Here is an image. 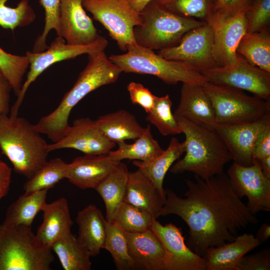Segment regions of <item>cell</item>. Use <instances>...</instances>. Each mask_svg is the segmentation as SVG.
<instances>
[{
	"label": "cell",
	"instance_id": "6da1fadb",
	"mask_svg": "<svg viewBox=\"0 0 270 270\" xmlns=\"http://www.w3.org/2000/svg\"><path fill=\"white\" fill-rule=\"evenodd\" d=\"M185 180L184 198L165 190L166 200L160 216L175 214L188 228V246L200 256L206 250L234 240L238 231L258 220L233 190L224 172L204 180Z\"/></svg>",
	"mask_w": 270,
	"mask_h": 270
},
{
	"label": "cell",
	"instance_id": "7a4b0ae2",
	"mask_svg": "<svg viewBox=\"0 0 270 270\" xmlns=\"http://www.w3.org/2000/svg\"><path fill=\"white\" fill-rule=\"evenodd\" d=\"M88 61L73 86L64 96L57 108L34 124L40 134L56 142L62 139L70 126L68 118L72 108L84 96L98 88L114 82L122 72L104 51L88 54Z\"/></svg>",
	"mask_w": 270,
	"mask_h": 270
},
{
	"label": "cell",
	"instance_id": "3957f363",
	"mask_svg": "<svg viewBox=\"0 0 270 270\" xmlns=\"http://www.w3.org/2000/svg\"><path fill=\"white\" fill-rule=\"evenodd\" d=\"M176 119L186 137V154L172 166L170 172H190L204 180L224 172L232 157L216 132L182 118Z\"/></svg>",
	"mask_w": 270,
	"mask_h": 270
},
{
	"label": "cell",
	"instance_id": "277c9868",
	"mask_svg": "<svg viewBox=\"0 0 270 270\" xmlns=\"http://www.w3.org/2000/svg\"><path fill=\"white\" fill-rule=\"evenodd\" d=\"M26 119L0 114V148L14 171L28 179L47 162L48 144Z\"/></svg>",
	"mask_w": 270,
	"mask_h": 270
},
{
	"label": "cell",
	"instance_id": "5b68a950",
	"mask_svg": "<svg viewBox=\"0 0 270 270\" xmlns=\"http://www.w3.org/2000/svg\"><path fill=\"white\" fill-rule=\"evenodd\" d=\"M54 260L31 226L0 224V270H50Z\"/></svg>",
	"mask_w": 270,
	"mask_h": 270
},
{
	"label": "cell",
	"instance_id": "8992f818",
	"mask_svg": "<svg viewBox=\"0 0 270 270\" xmlns=\"http://www.w3.org/2000/svg\"><path fill=\"white\" fill-rule=\"evenodd\" d=\"M140 14L142 24L134 29L135 41L152 50L176 46L186 32L206 22L176 14L157 0L147 4Z\"/></svg>",
	"mask_w": 270,
	"mask_h": 270
},
{
	"label": "cell",
	"instance_id": "52a82bcc",
	"mask_svg": "<svg viewBox=\"0 0 270 270\" xmlns=\"http://www.w3.org/2000/svg\"><path fill=\"white\" fill-rule=\"evenodd\" d=\"M126 52L108 57L122 72L152 75L170 84L182 82L204 86L208 83L204 76L190 66L166 59L150 49L134 44L128 46Z\"/></svg>",
	"mask_w": 270,
	"mask_h": 270
},
{
	"label": "cell",
	"instance_id": "ba28073f",
	"mask_svg": "<svg viewBox=\"0 0 270 270\" xmlns=\"http://www.w3.org/2000/svg\"><path fill=\"white\" fill-rule=\"evenodd\" d=\"M204 86L212 101L216 124H243L270 116L269 99L249 96L240 90L209 82Z\"/></svg>",
	"mask_w": 270,
	"mask_h": 270
},
{
	"label": "cell",
	"instance_id": "9c48e42d",
	"mask_svg": "<svg viewBox=\"0 0 270 270\" xmlns=\"http://www.w3.org/2000/svg\"><path fill=\"white\" fill-rule=\"evenodd\" d=\"M82 6L108 31L121 50L136 44L134 29L142 24V18L126 0H82Z\"/></svg>",
	"mask_w": 270,
	"mask_h": 270
},
{
	"label": "cell",
	"instance_id": "30bf717a",
	"mask_svg": "<svg viewBox=\"0 0 270 270\" xmlns=\"http://www.w3.org/2000/svg\"><path fill=\"white\" fill-rule=\"evenodd\" d=\"M108 45V40L102 36L94 42L86 45L69 44L63 38L58 36L45 50L40 52H26V55L29 60L30 70L19 95L10 108V114L18 115L28 88L48 67L58 62L74 58L83 54L104 51Z\"/></svg>",
	"mask_w": 270,
	"mask_h": 270
},
{
	"label": "cell",
	"instance_id": "8fae6325",
	"mask_svg": "<svg viewBox=\"0 0 270 270\" xmlns=\"http://www.w3.org/2000/svg\"><path fill=\"white\" fill-rule=\"evenodd\" d=\"M200 73L208 82L248 91L262 99H269L270 72L252 65L238 54L234 62Z\"/></svg>",
	"mask_w": 270,
	"mask_h": 270
},
{
	"label": "cell",
	"instance_id": "7c38bea8",
	"mask_svg": "<svg viewBox=\"0 0 270 270\" xmlns=\"http://www.w3.org/2000/svg\"><path fill=\"white\" fill-rule=\"evenodd\" d=\"M212 48V30L206 22L186 32L176 46L156 54L167 60L184 62L201 72L216 67Z\"/></svg>",
	"mask_w": 270,
	"mask_h": 270
},
{
	"label": "cell",
	"instance_id": "4fadbf2b",
	"mask_svg": "<svg viewBox=\"0 0 270 270\" xmlns=\"http://www.w3.org/2000/svg\"><path fill=\"white\" fill-rule=\"evenodd\" d=\"M226 174L236 195L247 198L246 206L253 214L270 212V178L264 174L258 160L249 166L234 162Z\"/></svg>",
	"mask_w": 270,
	"mask_h": 270
},
{
	"label": "cell",
	"instance_id": "5bb4252c",
	"mask_svg": "<svg viewBox=\"0 0 270 270\" xmlns=\"http://www.w3.org/2000/svg\"><path fill=\"white\" fill-rule=\"evenodd\" d=\"M246 10L226 15L214 10L206 20L213 32L212 54L216 66H226L236 60L237 47L246 32Z\"/></svg>",
	"mask_w": 270,
	"mask_h": 270
},
{
	"label": "cell",
	"instance_id": "9a60e30c",
	"mask_svg": "<svg viewBox=\"0 0 270 270\" xmlns=\"http://www.w3.org/2000/svg\"><path fill=\"white\" fill-rule=\"evenodd\" d=\"M150 229L164 249L163 270H206V260L186 244L180 228L172 223L162 225L154 218Z\"/></svg>",
	"mask_w": 270,
	"mask_h": 270
},
{
	"label": "cell",
	"instance_id": "2e32d148",
	"mask_svg": "<svg viewBox=\"0 0 270 270\" xmlns=\"http://www.w3.org/2000/svg\"><path fill=\"white\" fill-rule=\"evenodd\" d=\"M116 146L103 134L96 120L88 118L75 120L64 136L48 144L49 152L62 148H73L85 154H106Z\"/></svg>",
	"mask_w": 270,
	"mask_h": 270
},
{
	"label": "cell",
	"instance_id": "e0dca14e",
	"mask_svg": "<svg viewBox=\"0 0 270 270\" xmlns=\"http://www.w3.org/2000/svg\"><path fill=\"white\" fill-rule=\"evenodd\" d=\"M270 124V116L259 120L238 124H216L214 130L222 138L234 162L244 166L254 162L252 152L256 138L260 132Z\"/></svg>",
	"mask_w": 270,
	"mask_h": 270
},
{
	"label": "cell",
	"instance_id": "ac0fdd59",
	"mask_svg": "<svg viewBox=\"0 0 270 270\" xmlns=\"http://www.w3.org/2000/svg\"><path fill=\"white\" fill-rule=\"evenodd\" d=\"M59 29L58 36L72 45L90 44L101 36L86 14L82 0H60Z\"/></svg>",
	"mask_w": 270,
	"mask_h": 270
},
{
	"label": "cell",
	"instance_id": "d6986e66",
	"mask_svg": "<svg viewBox=\"0 0 270 270\" xmlns=\"http://www.w3.org/2000/svg\"><path fill=\"white\" fill-rule=\"evenodd\" d=\"M174 114L210 129L214 130L216 124L213 106L204 86L182 83Z\"/></svg>",
	"mask_w": 270,
	"mask_h": 270
},
{
	"label": "cell",
	"instance_id": "ffe728a7",
	"mask_svg": "<svg viewBox=\"0 0 270 270\" xmlns=\"http://www.w3.org/2000/svg\"><path fill=\"white\" fill-rule=\"evenodd\" d=\"M118 162L108 154L78 156L68 164L66 178L81 189H95Z\"/></svg>",
	"mask_w": 270,
	"mask_h": 270
},
{
	"label": "cell",
	"instance_id": "44dd1931",
	"mask_svg": "<svg viewBox=\"0 0 270 270\" xmlns=\"http://www.w3.org/2000/svg\"><path fill=\"white\" fill-rule=\"evenodd\" d=\"M261 244L254 234L244 233L232 242L210 247L204 256L206 270H238L237 265L242 258Z\"/></svg>",
	"mask_w": 270,
	"mask_h": 270
},
{
	"label": "cell",
	"instance_id": "7402d4cb",
	"mask_svg": "<svg viewBox=\"0 0 270 270\" xmlns=\"http://www.w3.org/2000/svg\"><path fill=\"white\" fill-rule=\"evenodd\" d=\"M124 233L128 242L130 255L136 268L163 270L164 249L159 239L150 228L140 232Z\"/></svg>",
	"mask_w": 270,
	"mask_h": 270
},
{
	"label": "cell",
	"instance_id": "603a6c76",
	"mask_svg": "<svg viewBox=\"0 0 270 270\" xmlns=\"http://www.w3.org/2000/svg\"><path fill=\"white\" fill-rule=\"evenodd\" d=\"M165 200L166 196L140 169L130 172L124 202L148 212L157 219Z\"/></svg>",
	"mask_w": 270,
	"mask_h": 270
},
{
	"label": "cell",
	"instance_id": "cb8c5ba5",
	"mask_svg": "<svg viewBox=\"0 0 270 270\" xmlns=\"http://www.w3.org/2000/svg\"><path fill=\"white\" fill-rule=\"evenodd\" d=\"M76 220L77 239L91 256H97L103 248L108 222L102 211L95 205L88 204L78 212Z\"/></svg>",
	"mask_w": 270,
	"mask_h": 270
},
{
	"label": "cell",
	"instance_id": "d4e9b609",
	"mask_svg": "<svg viewBox=\"0 0 270 270\" xmlns=\"http://www.w3.org/2000/svg\"><path fill=\"white\" fill-rule=\"evenodd\" d=\"M42 212L43 220L36 236L42 244L51 248L58 239L71 232L74 222L68 202L64 198L46 203Z\"/></svg>",
	"mask_w": 270,
	"mask_h": 270
},
{
	"label": "cell",
	"instance_id": "484cf974",
	"mask_svg": "<svg viewBox=\"0 0 270 270\" xmlns=\"http://www.w3.org/2000/svg\"><path fill=\"white\" fill-rule=\"evenodd\" d=\"M95 120L106 137L116 144L126 140H136L144 128L132 114L124 110L101 116Z\"/></svg>",
	"mask_w": 270,
	"mask_h": 270
},
{
	"label": "cell",
	"instance_id": "4316f807",
	"mask_svg": "<svg viewBox=\"0 0 270 270\" xmlns=\"http://www.w3.org/2000/svg\"><path fill=\"white\" fill-rule=\"evenodd\" d=\"M129 172L126 164L119 162L94 189L104 203L106 218L108 222H112L118 206L124 202Z\"/></svg>",
	"mask_w": 270,
	"mask_h": 270
},
{
	"label": "cell",
	"instance_id": "83f0119b",
	"mask_svg": "<svg viewBox=\"0 0 270 270\" xmlns=\"http://www.w3.org/2000/svg\"><path fill=\"white\" fill-rule=\"evenodd\" d=\"M184 141L180 142L173 137L166 150L154 160L144 162L134 160L132 164L140 169L152 182L160 192L166 196L163 187L164 176L174 162L185 152Z\"/></svg>",
	"mask_w": 270,
	"mask_h": 270
},
{
	"label": "cell",
	"instance_id": "f1b7e54d",
	"mask_svg": "<svg viewBox=\"0 0 270 270\" xmlns=\"http://www.w3.org/2000/svg\"><path fill=\"white\" fill-rule=\"evenodd\" d=\"M48 190L24 192L6 209L3 222L31 226L36 214L46 204Z\"/></svg>",
	"mask_w": 270,
	"mask_h": 270
},
{
	"label": "cell",
	"instance_id": "f546056e",
	"mask_svg": "<svg viewBox=\"0 0 270 270\" xmlns=\"http://www.w3.org/2000/svg\"><path fill=\"white\" fill-rule=\"evenodd\" d=\"M118 144L116 150L108 153L109 157L116 162L128 159L147 162L154 160L164 151L153 138L150 124L144 128L142 134L134 143L128 144L124 141Z\"/></svg>",
	"mask_w": 270,
	"mask_h": 270
},
{
	"label": "cell",
	"instance_id": "4dcf8cb0",
	"mask_svg": "<svg viewBox=\"0 0 270 270\" xmlns=\"http://www.w3.org/2000/svg\"><path fill=\"white\" fill-rule=\"evenodd\" d=\"M51 249L58 256L64 270H90L92 268L90 253L72 232L55 241Z\"/></svg>",
	"mask_w": 270,
	"mask_h": 270
},
{
	"label": "cell",
	"instance_id": "1f68e13d",
	"mask_svg": "<svg viewBox=\"0 0 270 270\" xmlns=\"http://www.w3.org/2000/svg\"><path fill=\"white\" fill-rule=\"evenodd\" d=\"M236 52L252 65L270 72L269 28L258 32H246L238 44Z\"/></svg>",
	"mask_w": 270,
	"mask_h": 270
},
{
	"label": "cell",
	"instance_id": "d6a6232c",
	"mask_svg": "<svg viewBox=\"0 0 270 270\" xmlns=\"http://www.w3.org/2000/svg\"><path fill=\"white\" fill-rule=\"evenodd\" d=\"M68 164L60 158L47 160L44 165L24 184V192L50 190L66 178Z\"/></svg>",
	"mask_w": 270,
	"mask_h": 270
},
{
	"label": "cell",
	"instance_id": "836d02e7",
	"mask_svg": "<svg viewBox=\"0 0 270 270\" xmlns=\"http://www.w3.org/2000/svg\"><path fill=\"white\" fill-rule=\"evenodd\" d=\"M154 218L148 212L124 202L118 206L112 223L124 232L136 233L150 229Z\"/></svg>",
	"mask_w": 270,
	"mask_h": 270
},
{
	"label": "cell",
	"instance_id": "e575fe53",
	"mask_svg": "<svg viewBox=\"0 0 270 270\" xmlns=\"http://www.w3.org/2000/svg\"><path fill=\"white\" fill-rule=\"evenodd\" d=\"M103 248L110 254L117 270H128L136 268L130 255L124 232L112 222H108Z\"/></svg>",
	"mask_w": 270,
	"mask_h": 270
},
{
	"label": "cell",
	"instance_id": "d590c367",
	"mask_svg": "<svg viewBox=\"0 0 270 270\" xmlns=\"http://www.w3.org/2000/svg\"><path fill=\"white\" fill-rule=\"evenodd\" d=\"M172 102L168 94L156 97L154 104L147 113L146 120L155 126L164 136L182 133L178 121L172 112Z\"/></svg>",
	"mask_w": 270,
	"mask_h": 270
},
{
	"label": "cell",
	"instance_id": "8d00e7d4",
	"mask_svg": "<svg viewBox=\"0 0 270 270\" xmlns=\"http://www.w3.org/2000/svg\"><path fill=\"white\" fill-rule=\"evenodd\" d=\"M170 11L179 16L206 22L214 12L215 0H157Z\"/></svg>",
	"mask_w": 270,
	"mask_h": 270
},
{
	"label": "cell",
	"instance_id": "74e56055",
	"mask_svg": "<svg viewBox=\"0 0 270 270\" xmlns=\"http://www.w3.org/2000/svg\"><path fill=\"white\" fill-rule=\"evenodd\" d=\"M30 62L26 55L8 53L0 48V71L11 84L15 95H19Z\"/></svg>",
	"mask_w": 270,
	"mask_h": 270
},
{
	"label": "cell",
	"instance_id": "f35d334b",
	"mask_svg": "<svg viewBox=\"0 0 270 270\" xmlns=\"http://www.w3.org/2000/svg\"><path fill=\"white\" fill-rule=\"evenodd\" d=\"M8 0H0V26L14 30L16 28L26 26L36 18L28 0H20L14 8L6 4Z\"/></svg>",
	"mask_w": 270,
	"mask_h": 270
},
{
	"label": "cell",
	"instance_id": "ab89813d",
	"mask_svg": "<svg viewBox=\"0 0 270 270\" xmlns=\"http://www.w3.org/2000/svg\"><path fill=\"white\" fill-rule=\"evenodd\" d=\"M45 14V24L42 34L36 40L32 48L34 52H40L48 47L46 44L48 35L52 30L59 35V14L60 0H40Z\"/></svg>",
	"mask_w": 270,
	"mask_h": 270
},
{
	"label": "cell",
	"instance_id": "60d3db41",
	"mask_svg": "<svg viewBox=\"0 0 270 270\" xmlns=\"http://www.w3.org/2000/svg\"><path fill=\"white\" fill-rule=\"evenodd\" d=\"M246 32H258L269 28L270 0H252L246 12Z\"/></svg>",
	"mask_w": 270,
	"mask_h": 270
},
{
	"label": "cell",
	"instance_id": "b9f144b4",
	"mask_svg": "<svg viewBox=\"0 0 270 270\" xmlns=\"http://www.w3.org/2000/svg\"><path fill=\"white\" fill-rule=\"evenodd\" d=\"M130 99L133 104H138L147 113L153 108L156 96L144 85L134 82L127 86Z\"/></svg>",
	"mask_w": 270,
	"mask_h": 270
},
{
	"label": "cell",
	"instance_id": "7bdbcfd3",
	"mask_svg": "<svg viewBox=\"0 0 270 270\" xmlns=\"http://www.w3.org/2000/svg\"><path fill=\"white\" fill-rule=\"evenodd\" d=\"M238 270H270V249H264L254 254L244 255L238 264Z\"/></svg>",
	"mask_w": 270,
	"mask_h": 270
},
{
	"label": "cell",
	"instance_id": "ee69618b",
	"mask_svg": "<svg viewBox=\"0 0 270 270\" xmlns=\"http://www.w3.org/2000/svg\"><path fill=\"white\" fill-rule=\"evenodd\" d=\"M252 0H215L214 10L224 14L232 15L246 10Z\"/></svg>",
	"mask_w": 270,
	"mask_h": 270
},
{
	"label": "cell",
	"instance_id": "f6af8a7d",
	"mask_svg": "<svg viewBox=\"0 0 270 270\" xmlns=\"http://www.w3.org/2000/svg\"><path fill=\"white\" fill-rule=\"evenodd\" d=\"M252 155L256 160L270 156V124L264 128L256 138Z\"/></svg>",
	"mask_w": 270,
	"mask_h": 270
},
{
	"label": "cell",
	"instance_id": "bcb514c9",
	"mask_svg": "<svg viewBox=\"0 0 270 270\" xmlns=\"http://www.w3.org/2000/svg\"><path fill=\"white\" fill-rule=\"evenodd\" d=\"M12 86L8 80L0 71V114H8Z\"/></svg>",
	"mask_w": 270,
	"mask_h": 270
},
{
	"label": "cell",
	"instance_id": "7dc6e473",
	"mask_svg": "<svg viewBox=\"0 0 270 270\" xmlns=\"http://www.w3.org/2000/svg\"><path fill=\"white\" fill-rule=\"evenodd\" d=\"M12 169L0 160V200L8 194L11 182Z\"/></svg>",
	"mask_w": 270,
	"mask_h": 270
},
{
	"label": "cell",
	"instance_id": "c3c4849f",
	"mask_svg": "<svg viewBox=\"0 0 270 270\" xmlns=\"http://www.w3.org/2000/svg\"><path fill=\"white\" fill-rule=\"evenodd\" d=\"M255 237L261 244L266 242L270 237V226L266 223L262 224Z\"/></svg>",
	"mask_w": 270,
	"mask_h": 270
},
{
	"label": "cell",
	"instance_id": "681fc988",
	"mask_svg": "<svg viewBox=\"0 0 270 270\" xmlns=\"http://www.w3.org/2000/svg\"><path fill=\"white\" fill-rule=\"evenodd\" d=\"M137 12H140L144 7L152 0H126Z\"/></svg>",
	"mask_w": 270,
	"mask_h": 270
},
{
	"label": "cell",
	"instance_id": "f907efd6",
	"mask_svg": "<svg viewBox=\"0 0 270 270\" xmlns=\"http://www.w3.org/2000/svg\"><path fill=\"white\" fill-rule=\"evenodd\" d=\"M258 160L264 174L270 178V156Z\"/></svg>",
	"mask_w": 270,
	"mask_h": 270
}]
</instances>
